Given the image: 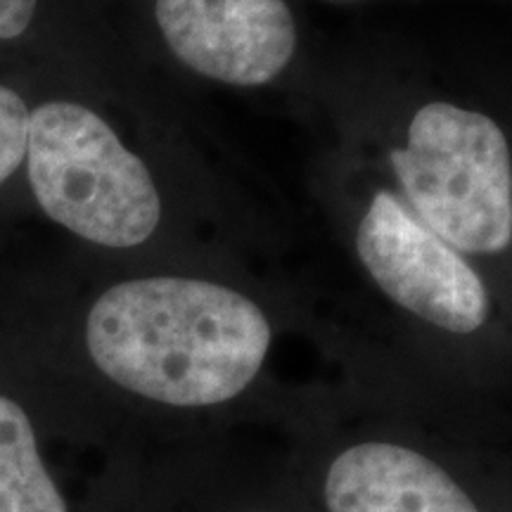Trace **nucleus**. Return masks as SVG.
<instances>
[{
	"label": "nucleus",
	"mask_w": 512,
	"mask_h": 512,
	"mask_svg": "<svg viewBox=\"0 0 512 512\" xmlns=\"http://www.w3.org/2000/svg\"><path fill=\"white\" fill-rule=\"evenodd\" d=\"M27 171L50 219L95 245H143L162 219L143 159L105 119L76 102H46L31 112Z\"/></svg>",
	"instance_id": "7ed1b4c3"
},
{
	"label": "nucleus",
	"mask_w": 512,
	"mask_h": 512,
	"mask_svg": "<svg viewBox=\"0 0 512 512\" xmlns=\"http://www.w3.org/2000/svg\"><path fill=\"white\" fill-rule=\"evenodd\" d=\"M389 159L403 204L448 245L463 254H498L510 245V145L494 119L427 102Z\"/></svg>",
	"instance_id": "f03ea898"
},
{
	"label": "nucleus",
	"mask_w": 512,
	"mask_h": 512,
	"mask_svg": "<svg viewBox=\"0 0 512 512\" xmlns=\"http://www.w3.org/2000/svg\"><path fill=\"white\" fill-rule=\"evenodd\" d=\"M155 17L185 67L228 86H266L297 50L285 0H157Z\"/></svg>",
	"instance_id": "39448f33"
},
{
	"label": "nucleus",
	"mask_w": 512,
	"mask_h": 512,
	"mask_svg": "<svg viewBox=\"0 0 512 512\" xmlns=\"http://www.w3.org/2000/svg\"><path fill=\"white\" fill-rule=\"evenodd\" d=\"M38 0H0V41L22 36L36 15Z\"/></svg>",
	"instance_id": "1a4fd4ad"
},
{
	"label": "nucleus",
	"mask_w": 512,
	"mask_h": 512,
	"mask_svg": "<svg viewBox=\"0 0 512 512\" xmlns=\"http://www.w3.org/2000/svg\"><path fill=\"white\" fill-rule=\"evenodd\" d=\"M328 512H484L444 467L394 441H361L332 460Z\"/></svg>",
	"instance_id": "423d86ee"
},
{
	"label": "nucleus",
	"mask_w": 512,
	"mask_h": 512,
	"mask_svg": "<svg viewBox=\"0 0 512 512\" xmlns=\"http://www.w3.org/2000/svg\"><path fill=\"white\" fill-rule=\"evenodd\" d=\"M356 249L375 285L434 328L472 335L489 320L491 299L482 275L394 192H375L358 223Z\"/></svg>",
	"instance_id": "20e7f679"
},
{
	"label": "nucleus",
	"mask_w": 512,
	"mask_h": 512,
	"mask_svg": "<svg viewBox=\"0 0 512 512\" xmlns=\"http://www.w3.org/2000/svg\"><path fill=\"white\" fill-rule=\"evenodd\" d=\"M273 328L254 299L197 278H138L102 292L86 347L107 380L147 401L209 408L256 380Z\"/></svg>",
	"instance_id": "f257e3e1"
},
{
	"label": "nucleus",
	"mask_w": 512,
	"mask_h": 512,
	"mask_svg": "<svg viewBox=\"0 0 512 512\" xmlns=\"http://www.w3.org/2000/svg\"><path fill=\"white\" fill-rule=\"evenodd\" d=\"M29 107L19 93L0 86V185L19 169L27 157Z\"/></svg>",
	"instance_id": "6e6552de"
},
{
	"label": "nucleus",
	"mask_w": 512,
	"mask_h": 512,
	"mask_svg": "<svg viewBox=\"0 0 512 512\" xmlns=\"http://www.w3.org/2000/svg\"><path fill=\"white\" fill-rule=\"evenodd\" d=\"M0 512H69L27 411L0 394Z\"/></svg>",
	"instance_id": "0eeeda50"
}]
</instances>
